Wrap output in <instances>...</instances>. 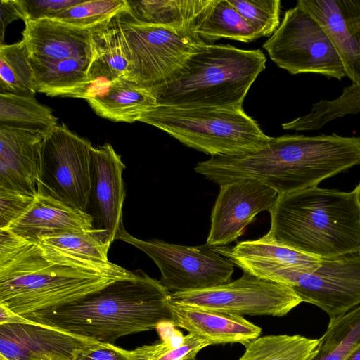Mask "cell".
<instances>
[{"label": "cell", "mask_w": 360, "mask_h": 360, "mask_svg": "<svg viewBox=\"0 0 360 360\" xmlns=\"http://www.w3.org/2000/svg\"><path fill=\"white\" fill-rule=\"evenodd\" d=\"M113 281L53 264L37 243L0 230V305L15 314L26 316L70 304Z\"/></svg>", "instance_id": "cell-4"}, {"label": "cell", "mask_w": 360, "mask_h": 360, "mask_svg": "<svg viewBox=\"0 0 360 360\" xmlns=\"http://www.w3.org/2000/svg\"><path fill=\"white\" fill-rule=\"evenodd\" d=\"M297 4L324 29L346 77L354 84L360 83V0H299Z\"/></svg>", "instance_id": "cell-17"}, {"label": "cell", "mask_w": 360, "mask_h": 360, "mask_svg": "<svg viewBox=\"0 0 360 360\" xmlns=\"http://www.w3.org/2000/svg\"><path fill=\"white\" fill-rule=\"evenodd\" d=\"M44 136L0 127V188L36 197Z\"/></svg>", "instance_id": "cell-19"}, {"label": "cell", "mask_w": 360, "mask_h": 360, "mask_svg": "<svg viewBox=\"0 0 360 360\" xmlns=\"http://www.w3.org/2000/svg\"><path fill=\"white\" fill-rule=\"evenodd\" d=\"M277 241L321 258L360 252V205L355 193L315 186L278 195L269 211Z\"/></svg>", "instance_id": "cell-2"}, {"label": "cell", "mask_w": 360, "mask_h": 360, "mask_svg": "<svg viewBox=\"0 0 360 360\" xmlns=\"http://www.w3.org/2000/svg\"><path fill=\"white\" fill-rule=\"evenodd\" d=\"M210 0H127L125 13L133 20L152 25L195 30L198 17Z\"/></svg>", "instance_id": "cell-25"}, {"label": "cell", "mask_w": 360, "mask_h": 360, "mask_svg": "<svg viewBox=\"0 0 360 360\" xmlns=\"http://www.w3.org/2000/svg\"><path fill=\"white\" fill-rule=\"evenodd\" d=\"M121 240L145 252L159 268L160 283L170 292L210 288L232 281L235 264L207 243L186 246L153 239L143 240L122 229Z\"/></svg>", "instance_id": "cell-10"}, {"label": "cell", "mask_w": 360, "mask_h": 360, "mask_svg": "<svg viewBox=\"0 0 360 360\" xmlns=\"http://www.w3.org/2000/svg\"><path fill=\"white\" fill-rule=\"evenodd\" d=\"M172 302L238 315L283 316L302 302L290 287L248 272L219 286L171 293Z\"/></svg>", "instance_id": "cell-12"}, {"label": "cell", "mask_w": 360, "mask_h": 360, "mask_svg": "<svg viewBox=\"0 0 360 360\" xmlns=\"http://www.w3.org/2000/svg\"><path fill=\"white\" fill-rule=\"evenodd\" d=\"M257 33L271 36L280 25V0H228Z\"/></svg>", "instance_id": "cell-34"}, {"label": "cell", "mask_w": 360, "mask_h": 360, "mask_svg": "<svg viewBox=\"0 0 360 360\" xmlns=\"http://www.w3.org/2000/svg\"><path fill=\"white\" fill-rule=\"evenodd\" d=\"M173 324L207 341L210 345L239 342L257 338L262 328L243 316L180 304L170 300Z\"/></svg>", "instance_id": "cell-20"}, {"label": "cell", "mask_w": 360, "mask_h": 360, "mask_svg": "<svg viewBox=\"0 0 360 360\" xmlns=\"http://www.w3.org/2000/svg\"><path fill=\"white\" fill-rule=\"evenodd\" d=\"M0 93L34 96L36 82L25 41L0 45Z\"/></svg>", "instance_id": "cell-30"}, {"label": "cell", "mask_w": 360, "mask_h": 360, "mask_svg": "<svg viewBox=\"0 0 360 360\" xmlns=\"http://www.w3.org/2000/svg\"><path fill=\"white\" fill-rule=\"evenodd\" d=\"M219 186L206 242L212 248L223 247L235 241L258 213L269 211L278 195L274 189L253 179Z\"/></svg>", "instance_id": "cell-13"}, {"label": "cell", "mask_w": 360, "mask_h": 360, "mask_svg": "<svg viewBox=\"0 0 360 360\" xmlns=\"http://www.w3.org/2000/svg\"><path fill=\"white\" fill-rule=\"evenodd\" d=\"M209 345L205 340L188 333L179 340L143 345L129 353L133 360H195L198 353Z\"/></svg>", "instance_id": "cell-32"}, {"label": "cell", "mask_w": 360, "mask_h": 360, "mask_svg": "<svg viewBox=\"0 0 360 360\" xmlns=\"http://www.w3.org/2000/svg\"><path fill=\"white\" fill-rule=\"evenodd\" d=\"M95 342L18 314L0 324V356L8 360H76Z\"/></svg>", "instance_id": "cell-14"}, {"label": "cell", "mask_w": 360, "mask_h": 360, "mask_svg": "<svg viewBox=\"0 0 360 360\" xmlns=\"http://www.w3.org/2000/svg\"><path fill=\"white\" fill-rule=\"evenodd\" d=\"M35 197L0 188V230L7 229L30 207Z\"/></svg>", "instance_id": "cell-35"}, {"label": "cell", "mask_w": 360, "mask_h": 360, "mask_svg": "<svg viewBox=\"0 0 360 360\" xmlns=\"http://www.w3.org/2000/svg\"><path fill=\"white\" fill-rule=\"evenodd\" d=\"M117 15L102 24L96 34V52L89 75L101 87L125 77L131 65L130 50Z\"/></svg>", "instance_id": "cell-24"}, {"label": "cell", "mask_w": 360, "mask_h": 360, "mask_svg": "<svg viewBox=\"0 0 360 360\" xmlns=\"http://www.w3.org/2000/svg\"><path fill=\"white\" fill-rule=\"evenodd\" d=\"M57 125L52 110L34 96L0 93V127L46 136Z\"/></svg>", "instance_id": "cell-27"}, {"label": "cell", "mask_w": 360, "mask_h": 360, "mask_svg": "<svg viewBox=\"0 0 360 360\" xmlns=\"http://www.w3.org/2000/svg\"><path fill=\"white\" fill-rule=\"evenodd\" d=\"M84 0H21L25 21L53 19Z\"/></svg>", "instance_id": "cell-36"}, {"label": "cell", "mask_w": 360, "mask_h": 360, "mask_svg": "<svg viewBox=\"0 0 360 360\" xmlns=\"http://www.w3.org/2000/svg\"><path fill=\"white\" fill-rule=\"evenodd\" d=\"M360 165V136L335 133L271 137L262 148L240 155L239 176L261 181L278 195L309 188Z\"/></svg>", "instance_id": "cell-3"}, {"label": "cell", "mask_w": 360, "mask_h": 360, "mask_svg": "<svg viewBox=\"0 0 360 360\" xmlns=\"http://www.w3.org/2000/svg\"><path fill=\"white\" fill-rule=\"evenodd\" d=\"M25 24L22 39L29 57L39 60H92L96 52V34L102 25L83 27L53 19L27 21Z\"/></svg>", "instance_id": "cell-18"}, {"label": "cell", "mask_w": 360, "mask_h": 360, "mask_svg": "<svg viewBox=\"0 0 360 360\" xmlns=\"http://www.w3.org/2000/svg\"><path fill=\"white\" fill-rule=\"evenodd\" d=\"M91 192L89 204L98 222L96 229L104 231L110 243L117 239L124 228L122 208L125 190L121 157L108 143L92 147L91 151Z\"/></svg>", "instance_id": "cell-16"}, {"label": "cell", "mask_w": 360, "mask_h": 360, "mask_svg": "<svg viewBox=\"0 0 360 360\" xmlns=\"http://www.w3.org/2000/svg\"><path fill=\"white\" fill-rule=\"evenodd\" d=\"M359 345L360 305L342 316L330 319L311 360H346Z\"/></svg>", "instance_id": "cell-29"}, {"label": "cell", "mask_w": 360, "mask_h": 360, "mask_svg": "<svg viewBox=\"0 0 360 360\" xmlns=\"http://www.w3.org/2000/svg\"><path fill=\"white\" fill-rule=\"evenodd\" d=\"M36 82L37 92L49 96L82 98L101 94V88L89 75L92 60L65 58L39 60L29 57Z\"/></svg>", "instance_id": "cell-22"}, {"label": "cell", "mask_w": 360, "mask_h": 360, "mask_svg": "<svg viewBox=\"0 0 360 360\" xmlns=\"http://www.w3.org/2000/svg\"><path fill=\"white\" fill-rule=\"evenodd\" d=\"M171 293L141 270L115 281L70 304L26 316L94 341L113 344L120 338L173 323Z\"/></svg>", "instance_id": "cell-1"}, {"label": "cell", "mask_w": 360, "mask_h": 360, "mask_svg": "<svg viewBox=\"0 0 360 360\" xmlns=\"http://www.w3.org/2000/svg\"><path fill=\"white\" fill-rule=\"evenodd\" d=\"M346 360H360V345L352 352Z\"/></svg>", "instance_id": "cell-39"}, {"label": "cell", "mask_w": 360, "mask_h": 360, "mask_svg": "<svg viewBox=\"0 0 360 360\" xmlns=\"http://www.w3.org/2000/svg\"><path fill=\"white\" fill-rule=\"evenodd\" d=\"M94 228L91 214L51 196L39 193L27 211L6 230L36 243L46 235Z\"/></svg>", "instance_id": "cell-21"}, {"label": "cell", "mask_w": 360, "mask_h": 360, "mask_svg": "<svg viewBox=\"0 0 360 360\" xmlns=\"http://www.w3.org/2000/svg\"><path fill=\"white\" fill-rule=\"evenodd\" d=\"M0 360H8V359L2 356H0Z\"/></svg>", "instance_id": "cell-41"}, {"label": "cell", "mask_w": 360, "mask_h": 360, "mask_svg": "<svg viewBox=\"0 0 360 360\" xmlns=\"http://www.w3.org/2000/svg\"><path fill=\"white\" fill-rule=\"evenodd\" d=\"M76 360H133L129 351L113 344L96 341L83 349Z\"/></svg>", "instance_id": "cell-37"}, {"label": "cell", "mask_w": 360, "mask_h": 360, "mask_svg": "<svg viewBox=\"0 0 360 360\" xmlns=\"http://www.w3.org/2000/svg\"><path fill=\"white\" fill-rule=\"evenodd\" d=\"M195 32L207 44L221 38L242 42L259 38L228 0H210L198 18Z\"/></svg>", "instance_id": "cell-26"}, {"label": "cell", "mask_w": 360, "mask_h": 360, "mask_svg": "<svg viewBox=\"0 0 360 360\" xmlns=\"http://www.w3.org/2000/svg\"><path fill=\"white\" fill-rule=\"evenodd\" d=\"M260 49L205 44L163 84L149 91L157 105L176 108H243L245 98L266 68Z\"/></svg>", "instance_id": "cell-5"}, {"label": "cell", "mask_w": 360, "mask_h": 360, "mask_svg": "<svg viewBox=\"0 0 360 360\" xmlns=\"http://www.w3.org/2000/svg\"><path fill=\"white\" fill-rule=\"evenodd\" d=\"M126 8L127 0H84L53 19L77 26H96L116 17Z\"/></svg>", "instance_id": "cell-33"}, {"label": "cell", "mask_w": 360, "mask_h": 360, "mask_svg": "<svg viewBox=\"0 0 360 360\" xmlns=\"http://www.w3.org/2000/svg\"><path fill=\"white\" fill-rule=\"evenodd\" d=\"M140 122L154 126L187 147L211 156L255 151L271 139L243 108H176L157 105Z\"/></svg>", "instance_id": "cell-6"}, {"label": "cell", "mask_w": 360, "mask_h": 360, "mask_svg": "<svg viewBox=\"0 0 360 360\" xmlns=\"http://www.w3.org/2000/svg\"><path fill=\"white\" fill-rule=\"evenodd\" d=\"M271 60L292 75L313 73L341 80V58L322 26L299 5L285 11L263 44Z\"/></svg>", "instance_id": "cell-9"}, {"label": "cell", "mask_w": 360, "mask_h": 360, "mask_svg": "<svg viewBox=\"0 0 360 360\" xmlns=\"http://www.w3.org/2000/svg\"><path fill=\"white\" fill-rule=\"evenodd\" d=\"M353 191L355 193L358 202L360 205V181L359 183L356 186L355 188L353 190Z\"/></svg>", "instance_id": "cell-40"}, {"label": "cell", "mask_w": 360, "mask_h": 360, "mask_svg": "<svg viewBox=\"0 0 360 360\" xmlns=\"http://www.w3.org/2000/svg\"><path fill=\"white\" fill-rule=\"evenodd\" d=\"M319 339L300 335H271L246 343L238 360H311L317 350Z\"/></svg>", "instance_id": "cell-28"}, {"label": "cell", "mask_w": 360, "mask_h": 360, "mask_svg": "<svg viewBox=\"0 0 360 360\" xmlns=\"http://www.w3.org/2000/svg\"><path fill=\"white\" fill-rule=\"evenodd\" d=\"M100 117L113 122L133 123L157 105V101L146 88L121 77L111 82L107 91L86 100Z\"/></svg>", "instance_id": "cell-23"}, {"label": "cell", "mask_w": 360, "mask_h": 360, "mask_svg": "<svg viewBox=\"0 0 360 360\" xmlns=\"http://www.w3.org/2000/svg\"><path fill=\"white\" fill-rule=\"evenodd\" d=\"M243 271L290 287L302 302L318 307L330 319L360 305V252L321 259L309 269L249 267Z\"/></svg>", "instance_id": "cell-7"}, {"label": "cell", "mask_w": 360, "mask_h": 360, "mask_svg": "<svg viewBox=\"0 0 360 360\" xmlns=\"http://www.w3.org/2000/svg\"><path fill=\"white\" fill-rule=\"evenodd\" d=\"M92 147L89 141L64 124H58L44 136L39 193L86 212L91 184Z\"/></svg>", "instance_id": "cell-11"}, {"label": "cell", "mask_w": 360, "mask_h": 360, "mask_svg": "<svg viewBox=\"0 0 360 360\" xmlns=\"http://www.w3.org/2000/svg\"><path fill=\"white\" fill-rule=\"evenodd\" d=\"M36 243L44 257L53 264L115 281L135 276V272L109 262L111 243L106 233L95 227L46 235Z\"/></svg>", "instance_id": "cell-15"}, {"label": "cell", "mask_w": 360, "mask_h": 360, "mask_svg": "<svg viewBox=\"0 0 360 360\" xmlns=\"http://www.w3.org/2000/svg\"><path fill=\"white\" fill-rule=\"evenodd\" d=\"M360 112V83L346 86L342 93L333 100H323L312 105L307 114L283 123L285 130L314 131L346 115Z\"/></svg>", "instance_id": "cell-31"}, {"label": "cell", "mask_w": 360, "mask_h": 360, "mask_svg": "<svg viewBox=\"0 0 360 360\" xmlns=\"http://www.w3.org/2000/svg\"><path fill=\"white\" fill-rule=\"evenodd\" d=\"M125 10L117 15L131 53L125 78L148 90L166 82L207 44L194 30L142 24L130 18Z\"/></svg>", "instance_id": "cell-8"}, {"label": "cell", "mask_w": 360, "mask_h": 360, "mask_svg": "<svg viewBox=\"0 0 360 360\" xmlns=\"http://www.w3.org/2000/svg\"><path fill=\"white\" fill-rule=\"evenodd\" d=\"M22 19L25 21V15L21 0L0 1V45L4 44L6 27L13 21Z\"/></svg>", "instance_id": "cell-38"}]
</instances>
